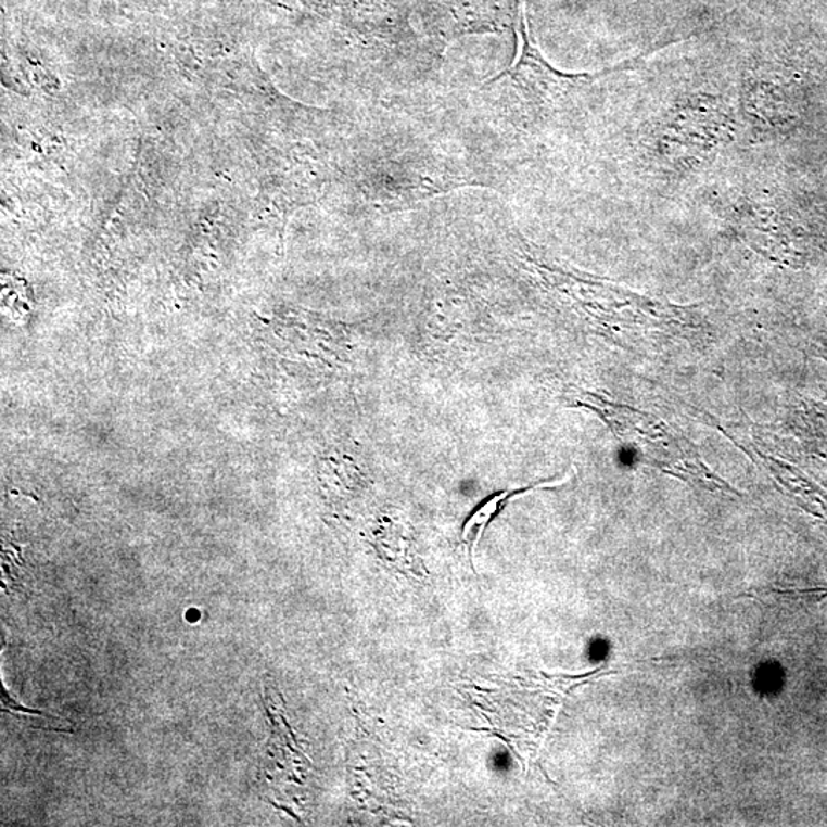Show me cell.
I'll return each mask as SVG.
<instances>
[{
	"mask_svg": "<svg viewBox=\"0 0 827 827\" xmlns=\"http://www.w3.org/2000/svg\"><path fill=\"white\" fill-rule=\"evenodd\" d=\"M569 480L570 475L564 476V479L561 480H555V482L532 484V486L523 487V489L501 492V494L492 497L489 501L484 502L482 508L476 509L475 512L472 513L471 518L466 521L463 532H461V539H463V543L466 546H468L469 554H471V560L474 558V549L476 543L482 539L487 524L494 520V517L497 516V513L500 512V510L505 508L506 505H508L509 500H512L513 497H518V495L526 494V492L542 489V487L561 486V484L569 482Z\"/></svg>",
	"mask_w": 827,
	"mask_h": 827,
	"instance_id": "cell-2",
	"label": "cell"
},
{
	"mask_svg": "<svg viewBox=\"0 0 827 827\" xmlns=\"http://www.w3.org/2000/svg\"><path fill=\"white\" fill-rule=\"evenodd\" d=\"M570 400L573 402V406L598 413L622 443L635 450L647 465L653 466L664 474L677 476L705 489L739 494L711 472L687 435L662 420L627 405L607 400L590 391L573 393Z\"/></svg>",
	"mask_w": 827,
	"mask_h": 827,
	"instance_id": "cell-1",
	"label": "cell"
}]
</instances>
